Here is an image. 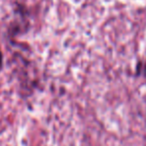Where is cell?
I'll use <instances>...</instances> for the list:
<instances>
[{
	"mask_svg": "<svg viewBox=\"0 0 146 146\" xmlns=\"http://www.w3.org/2000/svg\"><path fill=\"white\" fill-rule=\"evenodd\" d=\"M2 65H3V55H2V51L0 49V71L2 69Z\"/></svg>",
	"mask_w": 146,
	"mask_h": 146,
	"instance_id": "cell-1",
	"label": "cell"
}]
</instances>
